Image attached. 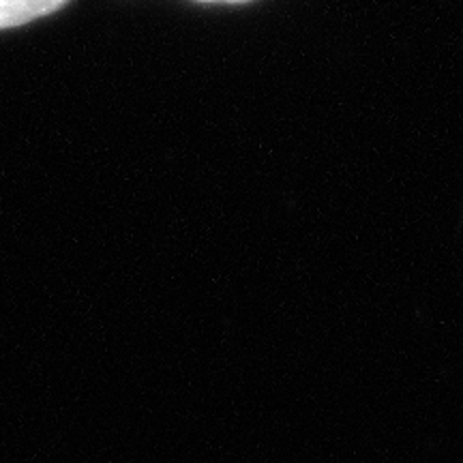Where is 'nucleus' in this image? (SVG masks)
I'll use <instances>...</instances> for the list:
<instances>
[{"label":"nucleus","mask_w":463,"mask_h":463,"mask_svg":"<svg viewBox=\"0 0 463 463\" xmlns=\"http://www.w3.org/2000/svg\"><path fill=\"white\" fill-rule=\"evenodd\" d=\"M69 0H0V31L28 24L37 17L54 14Z\"/></svg>","instance_id":"nucleus-1"}]
</instances>
